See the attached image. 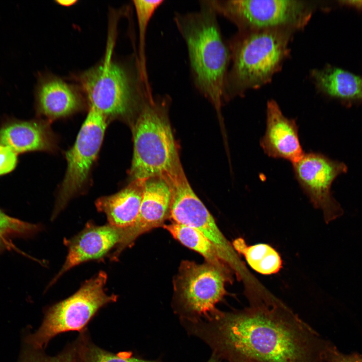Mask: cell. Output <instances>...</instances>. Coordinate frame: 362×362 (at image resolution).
<instances>
[{"label": "cell", "mask_w": 362, "mask_h": 362, "mask_svg": "<svg viewBox=\"0 0 362 362\" xmlns=\"http://www.w3.org/2000/svg\"><path fill=\"white\" fill-rule=\"evenodd\" d=\"M17 162L18 154L9 147L0 144V175L12 171Z\"/></svg>", "instance_id": "obj_25"}, {"label": "cell", "mask_w": 362, "mask_h": 362, "mask_svg": "<svg viewBox=\"0 0 362 362\" xmlns=\"http://www.w3.org/2000/svg\"><path fill=\"white\" fill-rule=\"evenodd\" d=\"M163 227L183 245L200 254L206 262L222 269L232 270L220 258L213 244L197 229L174 222Z\"/></svg>", "instance_id": "obj_19"}, {"label": "cell", "mask_w": 362, "mask_h": 362, "mask_svg": "<svg viewBox=\"0 0 362 362\" xmlns=\"http://www.w3.org/2000/svg\"><path fill=\"white\" fill-rule=\"evenodd\" d=\"M264 152L269 157L297 162L304 154L295 120L286 117L274 100L267 102L266 127L260 140Z\"/></svg>", "instance_id": "obj_14"}, {"label": "cell", "mask_w": 362, "mask_h": 362, "mask_svg": "<svg viewBox=\"0 0 362 362\" xmlns=\"http://www.w3.org/2000/svg\"><path fill=\"white\" fill-rule=\"evenodd\" d=\"M107 118L90 106L73 146L65 154L67 166L52 219L66 206L85 184L100 150L107 127Z\"/></svg>", "instance_id": "obj_10"}, {"label": "cell", "mask_w": 362, "mask_h": 362, "mask_svg": "<svg viewBox=\"0 0 362 362\" xmlns=\"http://www.w3.org/2000/svg\"><path fill=\"white\" fill-rule=\"evenodd\" d=\"M57 2L61 5H63L64 6H69L70 5H72L75 2V1H57Z\"/></svg>", "instance_id": "obj_27"}, {"label": "cell", "mask_w": 362, "mask_h": 362, "mask_svg": "<svg viewBox=\"0 0 362 362\" xmlns=\"http://www.w3.org/2000/svg\"><path fill=\"white\" fill-rule=\"evenodd\" d=\"M235 362H257V361H254L253 360H251V359H240V360H237Z\"/></svg>", "instance_id": "obj_29"}, {"label": "cell", "mask_w": 362, "mask_h": 362, "mask_svg": "<svg viewBox=\"0 0 362 362\" xmlns=\"http://www.w3.org/2000/svg\"><path fill=\"white\" fill-rule=\"evenodd\" d=\"M327 362H362V354H344L334 345L329 353Z\"/></svg>", "instance_id": "obj_26"}, {"label": "cell", "mask_w": 362, "mask_h": 362, "mask_svg": "<svg viewBox=\"0 0 362 362\" xmlns=\"http://www.w3.org/2000/svg\"><path fill=\"white\" fill-rule=\"evenodd\" d=\"M76 79L90 106L107 118L138 113L153 96L138 63L121 64L112 60L110 54L99 64L80 73Z\"/></svg>", "instance_id": "obj_5"}, {"label": "cell", "mask_w": 362, "mask_h": 362, "mask_svg": "<svg viewBox=\"0 0 362 362\" xmlns=\"http://www.w3.org/2000/svg\"><path fill=\"white\" fill-rule=\"evenodd\" d=\"M199 5L198 11L175 13L173 21L187 47L194 86L221 119L230 51L209 0L201 1Z\"/></svg>", "instance_id": "obj_2"}, {"label": "cell", "mask_w": 362, "mask_h": 362, "mask_svg": "<svg viewBox=\"0 0 362 362\" xmlns=\"http://www.w3.org/2000/svg\"><path fill=\"white\" fill-rule=\"evenodd\" d=\"M138 28L137 59L145 82L150 85L146 67V36L149 22L156 11L164 2L163 0L133 1Z\"/></svg>", "instance_id": "obj_21"}, {"label": "cell", "mask_w": 362, "mask_h": 362, "mask_svg": "<svg viewBox=\"0 0 362 362\" xmlns=\"http://www.w3.org/2000/svg\"><path fill=\"white\" fill-rule=\"evenodd\" d=\"M0 144L9 147L17 154L47 151L52 146L50 133L43 122L12 119L0 127Z\"/></svg>", "instance_id": "obj_16"}, {"label": "cell", "mask_w": 362, "mask_h": 362, "mask_svg": "<svg viewBox=\"0 0 362 362\" xmlns=\"http://www.w3.org/2000/svg\"><path fill=\"white\" fill-rule=\"evenodd\" d=\"M171 200V189L164 178L153 177L146 179L138 216L131 226L124 228L123 238L111 254L110 260L116 261L121 252L132 245L139 236L163 226L169 217Z\"/></svg>", "instance_id": "obj_12"}, {"label": "cell", "mask_w": 362, "mask_h": 362, "mask_svg": "<svg viewBox=\"0 0 362 362\" xmlns=\"http://www.w3.org/2000/svg\"><path fill=\"white\" fill-rule=\"evenodd\" d=\"M216 14L238 30L289 28L299 31L310 21L314 4L301 0H209Z\"/></svg>", "instance_id": "obj_8"}, {"label": "cell", "mask_w": 362, "mask_h": 362, "mask_svg": "<svg viewBox=\"0 0 362 362\" xmlns=\"http://www.w3.org/2000/svg\"><path fill=\"white\" fill-rule=\"evenodd\" d=\"M20 362H81L76 341L54 356H50L32 348L24 351Z\"/></svg>", "instance_id": "obj_24"}, {"label": "cell", "mask_w": 362, "mask_h": 362, "mask_svg": "<svg viewBox=\"0 0 362 362\" xmlns=\"http://www.w3.org/2000/svg\"><path fill=\"white\" fill-rule=\"evenodd\" d=\"M41 229L40 225L10 216L0 209V256L16 248L14 240L32 237Z\"/></svg>", "instance_id": "obj_22"}, {"label": "cell", "mask_w": 362, "mask_h": 362, "mask_svg": "<svg viewBox=\"0 0 362 362\" xmlns=\"http://www.w3.org/2000/svg\"><path fill=\"white\" fill-rule=\"evenodd\" d=\"M165 180L171 192L169 217L172 222L200 231L213 244L220 258L243 283L244 288L254 286L257 280L248 270L232 244L218 228L212 215L195 194L184 170Z\"/></svg>", "instance_id": "obj_7"}, {"label": "cell", "mask_w": 362, "mask_h": 362, "mask_svg": "<svg viewBox=\"0 0 362 362\" xmlns=\"http://www.w3.org/2000/svg\"><path fill=\"white\" fill-rule=\"evenodd\" d=\"M107 278L105 272L100 271L71 296L49 307L41 326L26 338V342L31 348L40 350L59 334L82 331L101 308L117 300V295L105 292Z\"/></svg>", "instance_id": "obj_6"}, {"label": "cell", "mask_w": 362, "mask_h": 362, "mask_svg": "<svg viewBox=\"0 0 362 362\" xmlns=\"http://www.w3.org/2000/svg\"><path fill=\"white\" fill-rule=\"evenodd\" d=\"M170 102L167 95L152 96L137 114L130 169L132 180L164 178L183 169L169 120Z\"/></svg>", "instance_id": "obj_4"}, {"label": "cell", "mask_w": 362, "mask_h": 362, "mask_svg": "<svg viewBox=\"0 0 362 362\" xmlns=\"http://www.w3.org/2000/svg\"><path fill=\"white\" fill-rule=\"evenodd\" d=\"M232 245L255 272L264 275L277 274L282 267L283 261L278 252L266 243L248 245L242 238L236 239Z\"/></svg>", "instance_id": "obj_20"}, {"label": "cell", "mask_w": 362, "mask_h": 362, "mask_svg": "<svg viewBox=\"0 0 362 362\" xmlns=\"http://www.w3.org/2000/svg\"><path fill=\"white\" fill-rule=\"evenodd\" d=\"M294 29L273 28L238 30L228 42L231 67L225 101L268 83L289 56Z\"/></svg>", "instance_id": "obj_3"}, {"label": "cell", "mask_w": 362, "mask_h": 362, "mask_svg": "<svg viewBox=\"0 0 362 362\" xmlns=\"http://www.w3.org/2000/svg\"><path fill=\"white\" fill-rule=\"evenodd\" d=\"M207 362H222L221 360L218 358L215 355L212 354L211 358L209 359Z\"/></svg>", "instance_id": "obj_28"}, {"label": "cell", "mask_w": 362, "mask_h": 362, "mask_svg": "<svg viewBox=\"0 0 362 362\" xmlns=\"http://www.w3.org/2000/svg\"><path fill=\"white\" fill-rule=\"evenodd\" d=\"M244 309H216L187 322L190 334L206 342L221 360L257 362H327L333 344L272 293L248 300Z\"/></svg>", "instance_id": "obj_1"}, {"label": "cell", "mask_w": 362, "mask_h": 362, "mask_svg": "<svg viewBox=\"0 0 362 362\" xmlns=\"http://www.w3.org/2000/svg\"><path fill=\"white\" fill-rule=\"evenodd\" d=\"M76 341L81 362H161L137 357L131 352L114 353L108 351L93 343L84 333Z\"/></svg>", "instance_id": "obj_23"}, {"label": "cell", "mask_w": 362, "mask_h": 362, "mask_svg": "<svg viewBox=\"0 0 362 362\" xmlns=\"http://www.w3.org/2000/svg\"><path fill=\"white\" fill-rule=\"evenodd\" d=\"M311 76L316 87L334 98L362 99V78L343 69L328 66L313 69Z\"/></svg>", "instance_id": "obj_18"}, {"label": "cell", "mask_w": 362, "mask_h": 362, "mask_svg": "<svg viewBox=\"0 0 362 362\" xmlns=\"http://www.w3.org/2000/svg\"><path fill=\"white\" fill-rule=\"evenodd\" d=\"M292 165L300 187L312 205L322 211L325 222L340 217L343 210L332 197L331 187L337 176L346 172L345 164L322 154L309 152Z\"/></svg>", "instance_id": "obj_11"}, {"label": "cell", "mask_w": 362, "mask_h": 362, "mask_svg": "<svg viewBox=\"0 0 362 362\" xmlns=\"http://www.w3.org/2000/svg\"><path fill=\"white\" fill-rule=\"evenodd\" d=\"M35 97L38 113L49 119L67 116L82 106L80 94L75 87L49 75L39 76Z\"/></svg>", "instance_id": "obj_15"}, {"label": "cell", "mask_w": 362, "mask_h": 362, "mask_svg": "<svg viewBox=\"0 0 362 362\" xmlns=\"http://www.w3.org/2000/svg\"><path fill=\"white\" fill-rule=\"evenodd\" d=\"M144 182L132 180L119 192L96 201L97 210L106 214L108 224L125 228L135 222L142 201Z\"/></svg>", "instance_id": "obj_17"}, {"label": "cell", "mask_w": 362, "mask_h": 362, "mask_svg": "<svg viewBox=\"0 0 362 362\" xmlns=\"http://www.w3.org/2000/svg\"><path fill=\"white\" fill-rule=\"evenodd\" d=\"M231 270L219 268L207 262H182L175 285V311L180 320H195L214 311L226 294L225 286L233 281Z\"/></svg>", "instance_id": "obj_9"}, {"label": "cell", "mask_w": 362, "mask_h": 362, "mask_svg": "<svg viewBox=\"0 0 362 362\" xmlns=\"http://www.w3.org/2000/svg\"><path fill=\"white\" fill-rule=\"evenodd\" d=\"M124 228L109 224L103 226L88 222L84 228L70 239L64 240L68 253L64 264L49 284L52 286L66 272L73 267L92 260L104 257L121 242Z\"/></svg>", "instance_id": "obj_13"}]
</instances>
